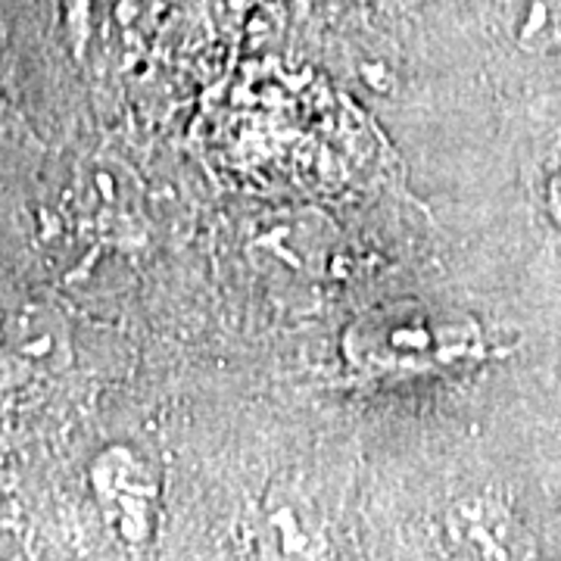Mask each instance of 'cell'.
<instances>
[{
  "label": "cell",
  "mask_w": 561,
  "mask_h": 561,
  "mask_svg": "<svg viewBox=\"0 0 561 561\" xmlns=\"http://www.w3.org/2000/svg\"><path fill=\"white\" fill-rule=\"evenodd\" d=\"M505 20L524 50H549L561 41V0H505Z\"/></svg>",
  "instance_id": "obj_5"
},
{
  "label": "cell",
  "mask_w": 561,
  "mask_h": 561,
  "mask_svg": "<svg viewBox=\"0 0 561 561\" xmlns=\"http://www.w3.org/2000/svg\"><path fill=\"white\" fill-rule=\"evenodd\" d=\"M69 359V328L50 302L0 297V375H44Z\"/></svg>",
  "instance_id": "obj_1"
},
{
  "label": "cell",
  "mask_w": 561,
  "mask_h": 561,
  "mask_svg": "<svg viewBox=\"0 0 561 561\" xmlns=\"http://www.w3.org/2000/svg\"><path fill=\"white\" fill-rule=\"evenodd\" d=\"M94 490L101 496L106 518L116 524L125 540H144L150 515V481L135 459L113 449L94 465Z\"/></svg>",
  "instance_id": "obj_3"
},
{
  "label": "cell",
  "mask_w": 561,
  "mask_h": 561,
  "mask_svg": "<svg viewBox=\"0 0 561 561\" xmlns=\"http://www.w3.org/2000/svg\"><path fill=\"white\" fill-rule=\"evenodd\" d=\"M456 540L474 561H534L522 527L486 502H468V508L456 512Z\"/></svg>",
  "instance_id": "obj_4"
},
{
  "label": "cell",
  "mask_w": 561,
  "mask_h": 561,
  "mask_svg": "<svg viewBox=\"0 0 561 561\" xmlns=\"http://www.w3.org/2000/svg\"><path fill=\"white\" fill-rule=\"evenodd\" d=\"M76 209L91 234L122 238L135 219L131 175L116 162L88 160L76 175Z\"/></svg>",
  "instance_id": "obj_2"
}]
</instances>
